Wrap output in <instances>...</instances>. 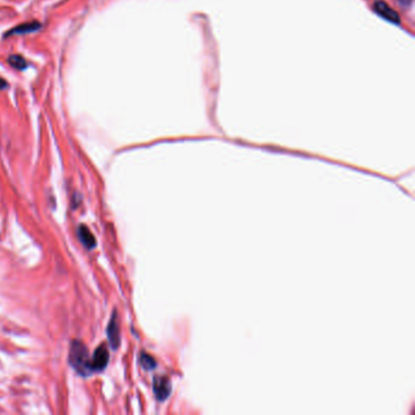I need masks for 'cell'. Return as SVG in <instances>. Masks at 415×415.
I'll list each match as a JSON object with an SVG mask.
<instances>
[{"label": "cell", "mask_w": 415, "mask_h": 415, "mask_svg": "<svg viewBox=\"0 0 415 415\" xmlns=\"http://www.w3.org/2000/svg\"><path fill=\"white\" fill-rule=\"evenodd\" d=\"M69 364L82 375H89L93 373L92 365H90L89 353H88L87 347L83 342L72 341L71 347H69Z\"/></svg>", "instance_id": "6da1fadb"}, {"label": "cell", "mask_w": 415, "mask_h": 415, "mask_svg": "<svg viewBox=\"0 0 415 415\" xmlns=\"http://www.w3.org/2000/svg\"><path fill=\"white\" fill-rule=\"evenodd\" d=\"M109 363V350L105 345H101L94 352L93 357L90 358V365H92L93 371H100L106 368Z\"/></svg>", "instance_id": "7a4b0ae2"}, {"label": "cell", "mask_w": 415, "mask_h": 415, "mask_svg": "<svg viewBox=\"0 0 415 415\" xmlns=\"http://www.w3.org/2000/svg\"><path fill=\"white\" fill-rule=\"evenodd\" d=\"M374 10L377 15H380L381 17H384L385 20L390 21V22H392V23L401 22L400 15H398V13L396 12L395 10L390 6V5L386 4L385 1H382V0H376V1L374 2Z\"/></svg>", "instance_id": "3957f363"}, {"label": "cell", "mask_w": 415, "mask_h": 415, "mask_svg": "<svg viewBox=\"0 0 415 415\" xmlns=\"http://www.w3.org/2000/svg\"><path fill=\"white\" fill-rule=\"evenodd\" d=\"M154 392L159 401H165L171 393V382L166 376H156L154 379Z\"/></svg>", "instance_id": "277c9868"}, {"label": "cell", "mask_w": 415, "mask_h": 415, "mask_svg": "<svg viewBox=\"0 0 415 415\" xmlns=\"http://www.w3.org/2000/svg\"><path fill=\"white\" fill-rule=\"evenodd\" d=\"M107 336H109V342L110 346H111L114 350L119 348L120 337H119V319H117L116 313H114L111 320H110L109 325H107Z\"/></svg>", "instance_id": "5b68a950"}, {"label": "cell", "mask_w": 415, "mask_h": 415, "mask_svg": "<svg viewBox=\"0 0 415 415\" xmlns=\"http://www.w3.org/2000/svg\"><path fill=\"white\" fill-rule=\"evenodd\" d=\"M78 237L80 239V242H82L88 250H92V248L96 246L95 237H94L93 233L90 232L89 228L84 226V224H82V226H79L78 228Z\"/></svg>", "instance_id": "8992f818"}, {"label": "cell", "mask_w": 415, "mask_h": 415, "mask_svg": "<svg viewBox=\"0 0 415 415\" xmlns=\"http://www.w3.org/2000/svg\"><path fill=\"white\" fill-rule=\"evenodd\" d=\"M40 28V25L38 22H27L23 23V25H20L15 28L10 29V32L7 34H26L31 33V32L37 31V29Z\"/></svg>", "instance_id": "52a82bcc"}, {"label": "cell", "mask_w": 415, "mask_h": 415, "mask_svg": "<svg viewBox=\"0 0 415 415\" xmlns=\"http://www.w3.org/2000/svg\"><path fill=\"white\" fill-rule=\"evenodd\" d=\"M139 361H140L141 366H143L144 369H147V370L155 369V366H156V360H155L154 358L151 357V356L147 355V353H145V352L141 353L140 358H139Z\"/></svg>", "instance_id": "ba28073f"}, {"label": "cell", "mask_w": 415, "mask_h": 415, "mask_svg": "<svg viewBox=\"0 0 415 415\" xmlns=\"http://www.w3.org/2000/svg\"><path fill=\"white\" fill-rule=\"evenodd\" d=\"M9 63L16 69H25L27 67V62L25 59L20 55H11L9 58Z\"/></svg>", "instance_id": "9c48e42d"}, {"label": "cell", "mask_w": 415, "mask_h": 415, "mask_svg": "<svg viewBox=\"0 0 415 415\" xmlns=\"http://www.w3.org/2000/svg\"><path fill=\"white\" fill-rule=\"evenodd\" d=\"M6 87H7V83L5 82V79L0 78V90L5 89V88H6Z\"/></svg>", "instance_id": "30bf717a"}]
</instances>
